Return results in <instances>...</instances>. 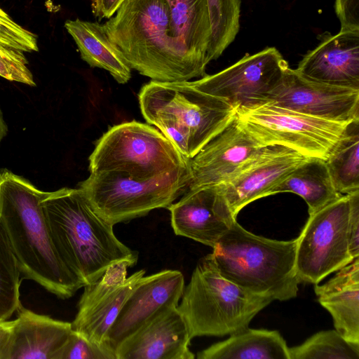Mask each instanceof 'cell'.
Wrapping results in <instances>:
<instances>
[{
	"instance_id": "6da1fadb",
	"label": "cell",
	"mask_w": 359,
	"mask_h": 359,
	"mask_svg": "<svg viewBox=\"0 0 359 359\" xmlns=\"http://www.w3.org/2000/svg\"><path fill=\"white\" fill-rule=\"evenodd\" d=\"M48 193L6 169L0 170V224L20 273L65 299L83 285L62 261L52 239L41 205Z\"/></svg>"
},
{
	"instance_id": "7a4b0ae2",
	"label": "cell",
	"mask_w": 359,
	"mask_h": 359,
	"mask_svg": "<svg viewBox=\"0 0 359 359\" xmlns=\"http://www.w3.org/2000/svg\"><path fill=\"white\" fill-rule=\"evenodd\" d=\"M170 23L166 0H124L103 26L131 69L152 81L205 76L206 67L172 36Z\"/></svg>"
},
{
	"instance_id": "3957f363",
	"label": "cell",
	"mask_w": 359,
	"mask_h": 359,
	"mask_svg": "<svg viewBox=\"0 0 359 359\" xmlns=\"http://www.w3.org/2000/svg\"><path fill=\"white\" fill-rule=\"evenodd\" d=\"M41 205L59 255L83 287L114 264H137L138 252L117 238L80 188L48 192Z\"/></svg>"
},
{
	"instance_id": "277c9868",
	"label": "cell",
	"mask_w": 359,
	"mask_h": 359,
	"mask_svg": "<svg viewBox=\"0 0 359 359\" xmlns=\"http://www.w3.org/2000/svg\"><path fill=\"white\" fill-rule=\"evenodd\" d=\"M142 114L188 159L235 118L236 107L187 81L144 84L138 95Z\"/></svg>"
},
{
	"instance_id": "5b68a950",
	"label": "cell",
	"mask_w": 359,
	"mask_h": 359,
	"mask_svg": "<svg viewBox=\"0 0 359 359\" xmlns=\"http://www.w3.org/2000/svg\"><path fill=\"white\" fill-rule=\"evenodd\" d=\"M297 238L278 241L254 234L236 220L210 254L226 279L257 295L285 301L297 295Z\"/></svg>"
},
{
	"instance_id": "8992f818",
	"label": "cell",
	"mask_w": 359,
	"mask_h": 359,
	"mask_svg": "<svg viewBox=\"0 0 359 359\" xmlns=\"http://www.w3.org/2000/svg\"><path fill=\"white\" fill-rule=\"evenodd\" d=\"M177 309L191 338L224 336L247 327L273 300L252 294L224 278L210 254L195 267Z\"/></svg>"
},
{
	"instance_id": "52a82bcc",
	"label": "cell",
	"mask_w": 359,
	"mask_h": 359,
	"mask_svg": "<svg viewBox=\"0 0 359 359\" xmlns=\"http://www.w3.org/2000/svg\"><path fill=\"white\" fill-rule=\"evenodd\" d=\"M189 182V168L151 178L110 170L90 172L79 188L95 210L114 225L168 208L187 190Z\"/></svg>"
},
{
	"instance_id": "ba28073f",
	"label": "cell",
	"mask_w": 359,
	"mask_h": 359,
	"mask_svg": "<svg viewBox=\"0 0 359 359\" xmlns=\"http://www.w3.org/2000/svg\"><path fill=\"white\" fill-rule=\"evenodd\" d=\"M189 160L158 129L132 121L111 127L100 137L89 156V170L151 178L189 169Z\"/></svg>"
},
{
	"instance_id": "9c48e42d",
	"label": "cell",
	"mask_w": 359,
	"mask_h": 359,
	"mask_svg": "<svg viewBox=\"0 0 359 359\" xmlns=\"http://www.w3.org/2000/svg\"><path fill=\"white\" fill-rule=\"evenodd\" d=\"M236 118L262 147L280 145L306 157L323 160L351 123L308 116L266 100L236 107Z\"/></svg>"
},
{
	"instance_id": "30bf717a",
	"label": "cell",
	"mask_w": 359,
	"mask_h": 359,
	"mask_svg": "<svg viewBox=\"0 0 359 359\" xmlns=\"http://www.w3.org/2000/svg\"><path fill=\"white\" fill-rule=\"evenodd\" d=\"M349 194L309 215L297 238L295 269L299 283L318 284L350 264L348 222Z\"/></svg>"
},
{
	"instance_id": "8fae6325",
	"label": "cell",
	"mask_w": 359,
	"mask_h": 359,
	"mask_svg": "<svg viewBox=\"0 0 359 359\" xmlns=\"http://www.w3.org/2000/svg\"><path fill=\"white\" fill-rule=\"evenodd\" d=\"M287 67L277 48L267 47L255 54H245L219 72L187 82L236 107L263 100L278 85Z\"/></svg>"
},
{
	"instance_id": "7c38bea8",
	"label": "cell",
	"mask_w": 359,
	"mask_h": 359,
	"mask_svg": "<svg viewBox=\"0 0 359 359\" xmlns=\"http://www.w3.org/2000/svg\"><path fill=\"white\" fill-rule=\"evenodd\" d=\"M263 100L329 121L343 123L359 121V90L312 81L290 67Z\"/></svg>"
},
{
	"instance_id": "4fadbf2b",
	"label": "cell",
	"mask_w": 359,
	"mask_h": 359,
	"mask_svg": "<svg viewBox=\"0 0 359 359\" xmlns=\"http://www.w3.org/2000/svg\"><path fill=\"white\" fill-rule=\"evenodd\" d=\"M127 262L110 266L97 280L85 285L78 302L72 330L99 344H106L107 332L140 279V269L128 277Z\"/></svg>"
},
{
	"instance_id": "5bb4252c",
	"label": "cell",
	"mask_w": 359,
	"mask_h": 359,
	"mask_svg": "<svg viewBox=\"0 0 359 359\" xmlns=\"http://www.w3.org/2000/svg\"><path fill=\"white\" fill-rule=\"evenodd\" d=\"M184 287V275L177 270L142 277L109 328L106 344L115 353L118 345L141 327L177 307Z\"/></svg>"
},
{
	"instance_id": "9a60e30c",
	"label": "cell",
	"mask_w": 359,
	"mask_h": 359,
	"mask_svg": "<svg viewBox=\"0 0 359 359\" xmlns=\"http://www.w3.org/2000/svg\"><path fill=\"white\" fill-rule=\"evenodd\" d=\"M308 158L283 146L264 147L237 172L217 186L237 217L249 203L268 196L276 184Z\"/></svg>"
},
{
	"instance_id": "2e32d148",
	"label": "cell",
	"mask_w": 359,
	"mask_h": 359,
	"mask_svg": "<svg viewBox=\"0 0 359 359\" xmlns=\"http://www.w3.org/2000/svg\"><path fill=\"white\" fill-rule=\"evenodd\" d=\"M168 209L176 235L211 248L236 220L217 185L188 188Z\"/></svg>"
},
{
	"instance_id": "e0dca14e",
	"label": "cell",
	"mask_w": 359,
	"mask_h": 359,
	"mask_svg": "<svg viewBox=\"0 0 359 359\" xmlns=\"http://www.w3.org/2000/svg\"><path fill=\"white\" fill-rule=\"evenodd\" d=\"M262 147L235 118L189 160L188 188L222 184L237 172Z\"/></svg>"
},
{
	"instance_id": "ac0fdd59",
	"label": "cell",
	"mask_w": 359,
	"mask_h": 359,
	"mask_svg": "<svg viewBox=\"0 0 359 359\" xmlns=\"http://www.w3.org/2000/svg\"><path fill=\"white\" fill-rule=\"evenodd\" d=\"M192 338L177 307L160 314L121 342L116 359H194Z\"/></svg>"
},
{
	"instance_id": "d6986e66",
	"label": "cell",
	"mask_w": 359,
	"mask_h": 359,
	"mask_svg": "<svg viewBox=\"0 0 359 359\" xmlns=\"http://www.w3.org/2000/svg\"><path fill=\"white\" fill-rule=\"evenodd\" d=\"M295 70L312 81L359 90V31H339L325 38Z\"/></svg>"
},
{
	"instance_id": "ffe728a7",
	"label": "cell",
	"mask_w": 359,
	"mask_h": 359,
	"mask_svg": "<svg viewBox=\"0 0 359 359\" xmlns=\"http://www.w3.org/2000/svg\"><path fill=\"white\" fill-rule=\"evenodd\" d=\"M16 311L4 359H56L73 331L72 323L36 313L21 304Z\"/></svg>"
},
{
	"instance_id": "44dd1931",
	"label": "cell",
	"mask_w": 359,
	"mask_h": 359,
	"mask_svg": "<svg viewBox=\"0 0 359 359\" xmlns=\"http://www.w3.org/2000/svg\"><path fill=\"white\" fill-rule=\"evenodd\" d=\"M318 302L331 314L335 330L359 344V257L323 285L316 284Z\"/></svg>"
},
{
	"instance_id": "7402d4cb",
	"label": "cell",
	"mask_w": 359,
	"mask_h": 359,
	"mask_svg": "<svg viewBox=\"0 0 359 359\" xmlns=\"http://www.w3.org/2000/svg\"><path fill=\"white\" fill-rule=\"evenodd\" d=\"M65 27L76 43L81 59L90 67L107 70L119 83L130 80L131 68L109 39L103 24L76 18L67 20Z\"/></svg>"
},
{
	"instance_id": "603a6c76",
	"label": "cell",
	"mask_w": 359,
	"mask_h": 359,
	"mask_svg": "<svg viewBox=\"0 0 359 359\" xmlns=\"http://www.w3.org/2000/svg\"><path fill=\"white\" fill-rule=\"evenodd\" d=\"M198 359H290L289 347L276 330L247 327L197 353Z\"/></svg>"
},
{
	"instance_id": "cb8c5ba5",
	"label": "cell",
	"mask_w": 359,
	"mask_h": 359,
	"mask_svg": "<svg viewBox=\"0 0 359 359\" xmlns=\"http://www.w3.org/2000/svg\"><path fill=\"white\" fill-rule=\"evenodd\" d=\"M170 33L200 63L207 67L211 23L207 0H166Z\"/></svg>"
},
{
	"instance_id": "d4e9b609",
	"label": "cell",
	"mask_w": 359,
	"mask_h": 359,
	"mask_svg": "<svg viewBox=\"0 0 359 359\" xmlns=\"http://www.w3.org/2000/svg\"><path fill=\"white\" fill-rule=\"evenodd\" d=\"M283 192L302 197L309 215L343 195L337 191L325 160L318 158H309L299 165L271 189L269 196Z\"/></svg>"
},
{
	"instance_id": "484cf974",
	"label": "cell",
	"mask_w": 359,
	"mask_h": 359,
	"mask_svg": "<svg viewBox=\"0 0 359 359\" xmlns=\"http://www.w3.org/2000/svg\"><path fill=\"white\" fill-rule=\"evenodd\" d=\"M337 191H359V121L351 123L325 160Z\"/></svg>"
},
{
	"instance_id": "4316f807",
	"label": "cell",
	"mask_w": 359,
	"mask_h": 359,
	"mask_svg": "<svg viewBox=\"0 0 359 359\" xmlns=\"http://www.w3.org/2000/svg\"><path fill=\"white\" fill-rule=\"evenodd\" d=\"M211 39L207 53L210 62L217 60L233 41L240 28L241 0H207Z\"/></svg>"
},
{
	"instance_id": "83f0119b",
	"label": "cell",
	"mask_w": 359,
	"mask_h": 359,
	"mask_svg": "<svg viewBox=\"0 0 359 359\" xmlns=\"http://www.w3.org/2000/svg\"><path fill=\"white\" fill-rule=\"evenodd\" d=\"M289 353L290 359H359V344L350 342L336 330H327L289 348Z\"/></svg>"
},
{
	"instance_id": "f1b7e54d",
	"label": "cell",
	"mask_w": 359,
	"mask_h": 359,
	"mask_svg": "<svg viewBox=\"0 0 359 359\" xmlns=\"http://www.w3.org/2000/svg\"><path fill=\"white\" fill-rule=\"evenodd\" d=\"M20 271L0 224V320H8L20 305Z\"/></svg>"
},
{
	"instance_id": "f546056e",
	"label": "cell",
	"mask_w": 359,
	"mask_h": 359,
	"mask_svg": "<svg viewBox=\"0 0 359 359\" xmlns=\"http://www.w3.org/2000/svg\"><path fill=\"white\" fill-rule=\"evenodd\" d=\"M0 44L25 52L39 50L37 36L26 29L0 8Z\"/></svg>"
},
{
	"instance_id": "4dcf8cb0",
	"label": "cell",
	"mask_w": 359,
	"mask_h": 359,
	"mask_svg": "<svg viewBox=\"0 0 359 359\" xmlns=\"http://www.w3.org/2000/svg\"><path fill=\"white\" fill-rule=\"evenodd\" d=\"M56 359H116V355L107 345L99 344L72 331Z\"/></svg>"
},
{
	"instance_id": "1f68e13d",
	"label": "cell",
	"mask_w": 359,
	"mask_h": 359,
	"mask_svg": "<svg viewBox=\"0 0 359 359\" xmlns=\"http://www.w3.org/2000/svg\"><path fill=\"white\" fill-rule=\"evenodd\" d=\"M23 52L0 44V76L30 86L36 83Z\"/></svg>"
},
{
	"instance_id": "d6a6232c",
	"label": "cell",
	"mask_w": 359,
	"mask_h": 359,
	"mask_svg": "<svg viewBox=\"0 0 359 359\" xmlns=\"http://www.w3.org/2000/svg\"><path fill=\"white\" fill-rule=\"evenodd\" d=\"M348 222V252L353 259L359 257V191L349 194Z\"/></svg>"
},
{
	"instance_id": "836d02e7",
	"label": "cell",
	"mask_w": 359,
	"mask_h": 359,
	"mask_svg": "<svg viewBox=\"0 0 359 359\" xmlns=\"http://www.w3.org/2000/svg\"><path fill=\"white\" fill-rule=\"evenodd\" d=\"M340 31H359V0H335Z\"/></svg>"
},
{
	"instance_id": "e575fe53",
	"label": "cell",
	"mask_w": 359,
	"mask_h": 359,
	"mask_svg": "<svg viewBox=\"0 0 359 359\" xmlns=\"http://www.w3.org/2000/svg\"><path fill=\"white\" fill-rule=\"evenodd\" d=\"M13 330V320H0V359H4Z\"/></svg>"
},
{
	"instance_id": "d590c367",
	"label": "cell",
	"mask_w": 359,
	"mask_h": 359,
	"mask_svg": "<svg viewBox=\"0 0 359 359\" xmlns=\"http://www.w3.org/2000/svg\"><path fill=\"white\" fill-rule=\"evenodd\" d=\"M124 0H102L99 20L110 18Z\"/></svg>"
},
{
	"instance_id": "8d00e7d4",
	"label": "cell",
	"mask_w": 359,
	"mask_h": 359,
	"mask_svg": "<svg viewBox=\"0 0 359 359\" xmlns=\"http://www.w3.org/2000/svg\"><path fill=\"white\" fill-rule=\"evenodd\" d=\"M102 0H91V8L93 15L99 18Z\"/></svg>"
},
{
	"instance_id": "74e56055",
	"label": "cell",
	"mask_w": 359,
	"mask_h": 359,
	"mask_svg": "<svg viewBox=\"0 0 359 359\" xmlns=\"http://www.w3.org/2000/svg\"><path fill=\"white\" fill-rule=\"evenodd\" d=\"M8 128L6 123L3 118V114L0 109V142L2 139L6 135Z\"/></svg>"
}]
</instances>
